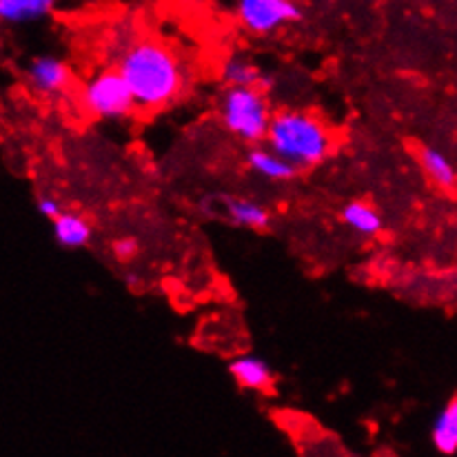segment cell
Segmentation results:
<instances>
[{
  "instance_id": "8992f818",
  "label": "cell",
  "mask_w": 457,
  "mask_h": 457,
  "mask_svg": "<svg viewBox=\"0 0 457 457\" xmlns=\"http://www.w3.org/2000/svg\"><path fill=\"white\" fill-rule=\"evenodd\" d=\"M27 82L34 94L43 96V98H58L70 91L71 70L58 56L43 54L27 65Z\"/></svg>"
},
{
  "instance_id": "277c9868",
  "label": "cell",
  "mask_w": 457,
  "mask_h": 457,
  "mask_svg": "<svg viewBox=\"0 0 457 457\" xmlns=\"http://www.w3.org/2000/svg\"><path fill=\"white\" fill-rule=\"evenodd\" d=\"M80 103L98 120H125L138 109L125 76L116 70H103L82 85Z\"/></svg>"
},
{
  "instance_id": "3957f363",
  "label": "cell",
  "mask_w": 457,
  "mask_h": 457,
  "mask_svg": "<svg viewBox=\"0 0 457 457\" xmlns=\"http://www.w3.org/2000/svg\"><path fill=\"white\" fill-rule=\"evenodd\" d=\"M222 127L242 143L260 145L271 127V104L260 87H227L218 100Z\"/></svg>"
},
{
  "instance_id": "4fadbf2b",
  "label": "cell",
  "mask_w": 457,
  "mask_h": 457,
  "mask_svg": "<svg viewBox=\"0 0 457 457\" xmlns=\"http://www.w3.org/2000/svg\"><path fill=\"white\" fill-rule=\"evenodd\" d=\"M220 80L227 87H260V89L267 91V87L271 85V78L262 74L258 65L249 61V58L242 56H228L220 67Z\"/></svg>"
},
{
  "instance_id": "5bb4252c",
  "label": "cell",
  "mask_w": 457,
  "mask_h": 457,
  "mask_svg": "<svg viewBox=\"0 0 457 457\" xmlns=\"http://www.w3.org/2000/svg\"><path fill=\"white\" fill-rule=\"evenodd\" d=\"M420 164H422L424 173L431 178V182L440 189H455L457 185V171L453 162L449 160V155L442 154L436 147H422L418 152Z\"/></svg>"
},
{
  "instance_id": "ba28073f",
  "label": "cell",
  "mask_w": 457,
  "mask_h": 457,
  "mask_svg": "<svg viewBox=\"0 0 457 457\" xmlns=\"http://www.w3.org/2000/svg\"><path fill=\"white\" fill-rule=\"evenodd\" d=\"M222 216L233 227L251 228V231H264L273 222L271 212L262 203H255L245 195H225L222 198Z\"/></svg>"
},
{
  "instance_id": "e0dca14e",
  "label": "cell",
  "mask_w": 457,
  "mask_h": 457,
  "mask_svg": "<svg viewBox=\"0 0 457 457\" xmlns=\"http://www.w3.org/2000/svg\"><path fill=\"white\" fill-rule=\"evenodd\" d=\"M138 249H140L138 240H136V237H131V236L118 237V240L112 245L113 255H116L118 260H122V262H127V260L136 258V253H138Z\"/></svg>"
},
{
  "instance_id": "30bf717a",
  "label": "cell",
  "mask_w": 457,
  "mask_h": 457,
  "mask_svg": "<svg viewBox=\"0 0 457 457\" xmlns=\"http://www.w3.org/2000/svg\"><path fill=\"white\" fill-rule=\"evenodd\" d=\"M58 0H0V21L4 25H31L54 12Z\"/></svg>"
},
{
  "instance_id": "9a60e30c",
  "label": "cell",
  "mask_w": 457,
  "mask_h": 457,
  "mask_svg": "<svg viewBox=\"0 0 457 457\" xmlns=\"http://www.w3.org/2000/svg\"><path fill=\"white\" fill-rule=\"evenodd\" d=\"M342 222L355 231L358 236L373 237L382 231V218L371 204L360 203V200H353V203L345 204L342 209Z\"/></svg>"
},
{
  "instance_id": "6da1fadb",
  "label": "cell",
  "mask_w": 457,
  "mask_h": 457,
  "mask_svg": "<svg viewBox=\"0 0 457 457\" xmlns=\"http://www.w3.org/2000/svg\"><path fill=\"white\" fill-rule=\"evenodd\" d=\"M118 71L125 76L138 109L160 112L176 103L185 89V70L176 54L155 40H136L118 58Z\"/></svg>"
},
{
  "instance_id": "9c48e42d",
  "label": "cell",
  "mask_w": 457,
  "mask_h": 457,
  "mask_svg": "<svg viewBox=\"0 0 457 457\" xmlns=\"http://www.w3.org/2000/svg\"><path fill=\"white\" fill-rule=\"evenodd\" d=\"M246 167L258 178H264L267 182H289L300 173V169L295 164H291L289 160H285L280 154L273 152L269 145L267 147H260V145L251 147L246 152Z\"/></svg>"
},
{
  "instance_id": "5b68a950",
  "label": "cell",
  "mask_w": 457,
  "mask_h": 457,
  "mask_svg": "<svg viewBox=\"0 0 457 457\" xmlns=\"http://www.w3.org/2000/svg\"><path fill=\"white\" fill-rule=\"evenodd\" d=\"M236 16L249 34L271 36L303 21V9L295 0H236Z\"/></svg>"
},
{
  "instance_id": "7c38bea8",
  "label": "cell",
  "mask_w": 457,
  "mask_h": 457,
  "mask_svg": "<svg viewBox=\"0 0 457 457\" xmlns=\"http://www.w3.org/2000/svg\"><path fill=\"white\" fill-rule=\"evenodd\" d=\"M431 442L437 453L455 455L457 453V395L451 397L431 424Z\"/></svg>"
},
{
  "instance_id": "7a4b0ae2",
  "label": "cell",
  "mask_w": 457,
  "mask_h": 457,
  "mask_svg": "<svg viewBox=\"0 0 457 457\" xmlns=\"http://www.w3.org/2000/svg\"><path fill=\"white\" fill-rule=\"evenodd\" d=\"M264 143L303 171L322 164L333 152L328 127L303 109H282L273 113Z\"/></svg>"
},
{
  "instance_id": "2e32d148",
  "label": "cell",
  "mask_w": 457,
  "mask_h": 457,
  "mask_svg": "<svg viewBox=\"0 0 457 457\" xmlns=\"http://www.w3.org/2000/svg\"><path fill=\"white\" fill-rule=\"evenodd\" d=\"M36 209H38V213L43 218H47V220H56L62 212V204L61 200L56 198V195H49V194H40L38 200H36Z\"/></svg>"
},
{
  "instance_id": "8fae6325",
  "label": "cell",
  "mask_w": 457,
  "mask_h": 457,
  "mask_svg": "<svg viewBox=\"0 0 457 457\" xmlns=\"http://www.w3.org/2000/svg\"><path fill=\"white\" fill-rule=\"evenodd\" d=\"M54 227V240L58 242V246L62 249H82L91 242L94 236V228H91L89 220L80 213L65 212L52 222Z\"/></svg>"
},
{
  "instance_id": "52a82bcc",
  "label": "cell",
  "mask_w": 457,
  "mask_h": 457,
  "mask_svg": "<svg viewBox=\"0 0 457 457\" xmlns=\"http://www.w3.org/2000/svg\"><path fill=\"white\" fill-rule=\"evenodd\" d=\"M228 376L245 391L269 393L276 384V371L260 355H237L228 362Z\"/></svg>"
}]
</instances>
